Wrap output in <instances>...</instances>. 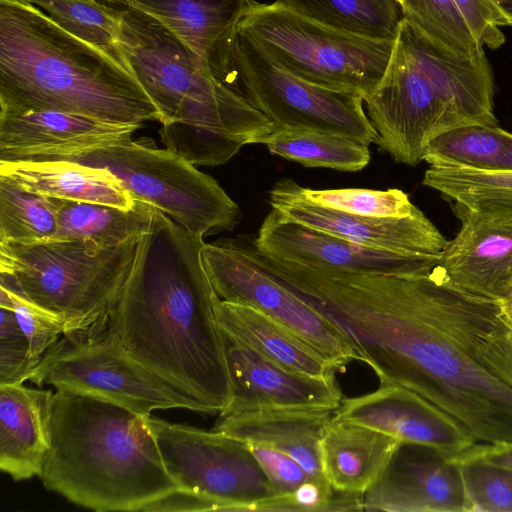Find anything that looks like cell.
<instances>
[{
	"label": "cell",
	"instance_id": "obj_39",
	"mask_svg": "<svg viewBox=\"0 0 512 512\" xmlns=\"http://www.w3.org/2000/svg\"><path fill=\"white\" fill-rule=\"evenodd\" d=\"M39 362L32 356L13 310L0 307V385L23 384Z\"/></svg>",
	"mask_w": 512,
	"mask_h": 512
},
{
	"label": "cell",
	"instance_id": "obj_1",
	"mask_svg": "<svg viewBox=\"0 0 512 512\" xmlns=\"http://www.w3.org/2000/svg\"><path fill=\"white\" fill-rule=\"evenodd\" d=\"M322 313L380 384H398L476 442L512 445V325L500 303L425 275L347 273Z\"/></svg>",
	"mask_w": 512,
	"mask_h": 512
},
{
	"label": "cell",
	"instance_id": "obj_18",
	"mask_svg": "<svg viewBox=\"0 0 512 512\" xmlns=\"http://www.w3.org/2000/svg\"><path fill=\"white\" fill-rule=\"evenodd\" d=\"M142 126L54 110L0 113V162L73 160L126 143Z\"/></svg>",
	"mask_w": 512,
	"mask_h": 512
},
{
	"label": "cell",
	"instance_id": "obj_46",
	"mask_svg": "<svg viewBox=\"0 0 512 512\" xmlns=\"http://www.w3.org/2000/svg\"><path fill=\"white\" fill-rule=\"evenodd\" d=\"M102 2H104L105 4H109L110 0H100Z\"/></svg>",
	"mask_w": 512,
	"mask_h": 512
},
{
	"label": "cell",
	"instance_id": "obj_28",
	"mask_svg": "<svg viewBox=\"0 0 512 512\" xmlns=\"http://www.w3.org/2000/svg\"><path fill=\"white\" fill-rule=\"evenodd\" d=\"M259 143L271 154L306 167L356 172L364 169L371 159L370 145L364 142L306 128L274 127Z\"/></svg>",
	"mask_w": 512,
	"mask_h": 512
},
{
	"label": "cell",
	"instance_id": "obj_25",
	"mask_svg": "<svg viewBox=\"0 0 512 512\" xmlns=\"http://www.w3.org/2000/svg\"><path fill=\"white\" fill-rule=\"evenodd\" d=\"M50 392L0 385V469L14 481L41 474L48 449L43 408Z\"/></svg>",
	"mask_w": 512,
	"mask_h": 512
},
{
	"label": "cell",
	"instance_id": "obj_15",
	"mask_svg": "<svg viewBox=\"0 0 512 512\" xmlns=\"http://www.w3.org/2000/svg\"><path fill=\"white\" fill-rule=\"evenodd\" d=\"M302 188L281 178L269 191L271 209L288 220L380 250L441 256L447 243L419 208L406 217L359 216L315 204Z\"/></svg>",
	"mask_w": 512,
	"mask_h": 512
},
{
	"label": "cell",
	"instance_id": "obj_5",
	"mask_svg": "<svg viewBox=\"0 0 512 512\" xmlns=\"http://www.w3.org/2000/svg\"><path fill=\"white\" fill-rule=\"evenodd\" d=\"M119 8L122 49L159 112L165 148L195 166H218L274 129L163 25L138 10Z\"/></svg>",
	"mask_w": 512,
	"mask_h": 512
},
{
	"label": "cell",
	"instance_id": "obj_21",
	"mask_svg": "<svg viewBox=\"0 0 512 512\" xmlns=\"http://www.w3.org/2000/svg\"><path fill=\"white\" fill-rule=\"evenodd\" d=\"M333 413L320 409H263L219 415L213 429L281 451L296 460L311 478H323L321 440Z\"/></svg>",
	"mask_w": 512,
	"mask_h": 512
},
{
	"label": "cell",
	"instance_id": "obj_7",
	"mask_svg": "<svg viewBox=\"0 0 512 512\" xmlns=\"http://www.w3.org/2000/svg\"><path fill=\"white\" fill-rule=\"evenodd\" d=\"M139 238L112 245L0 242V286L60 317L66 332L86 327L115 307Z\"/></svg>",
	"mask_w": 512,
	"mask_h": 512
},
{
	"label": "cell",
	"instance_id": "obj_9",
	"mask_svg": "<svg viewBox=\"0 0 512 512\" xmlns=\"http://www.w3.org/2000/svg\"><path fill=\"white\" fill-rule=\"evenodd\" d=\"M235 27L296 76L363 98L381 80L395 42L327 26L278 0L254 1Z\"/></svg>",
	"mask_w": 512,
	"mask_h": 512
},
{
	"label": "cell",
	"instance_id": "obj_42",
	"mask_svg": "<svg viewBox=\"0 0 512 512\" xmlns=\"http://www.w3.org/2000/svg\"><path fill=\"white\" fill-rule=\"evenodd\" d=\"M143 512L231 511L229 505L207 495L175 488L148 503Z\"/></svg>",
	"mask_w": 512,
	"mask_h": 512
},
{
	"label": "cell",
	"instance_id": "obj_20",
	"mask_svg": "<svg viewBox=\"0 0 512 512\" xmlns=\"http://www.w3.org/2000/svg\"><path fill=\"white\" fill-rule=\"evenodd\" d=\"M333 418L380 431L400 443L429 446L451 457L477 443L453 417L398 384H380L372 392L343 399Z\"/></svg>",
	"mask_w": 512,
	"mask_h": 512
},
{
	"label": "cell",
	"instance_id": "obj_27",
	"mask_svg": "<svg viewBox=\"0 0 512 512\" xmlns=\"http://www.w3.org/2000/svg\"><path fill=\"white\" fill-rule=\"evenodd\" d=\"M137 200V199H136ZM57 232L52 241H90L102 245L122 243L141 236L156 208L137 200L131 209L54 198Z\"/></svg>",
	"mask_w": 512,
	"mask_h": 512
},
{
	"label": "cell",
	"instance_id": "obj_8",
	"mask_svg": "<svg viewBox=\"0 0 512 512\" xmlns=\"http://www.w3.org/2000/svg\"><path fill=\"white\" fill-rule=\"evenodd\" d=\"M208 64L221 83L261 112L274 127L319 130L368 145L378 140L362 95L296 76L235 26L217 43Z\"/></svg>",
	"mask_w": 512,
	"mask_h": 512
},
{
	"label": "cell",
	"instance_id": "obj_33",
	"mask_svg": "<svg viewBox=\"0 0 512 512\" xmlns=\"http://www.w3.org/2000/svg\"><path fill=\"white\" fill-rule=\"evenodd\" d=\"M56 232L54 198L24 190L0 176V242H47Z\"/></svg>",
	"mask_w": 512,
	"mask_h": 512
},
{
	"label": "cell",
	"instance_id": "obj_45",
	"mask_svg": "<svg viewBox=\"0 0 512 512\" xmlns=\"http://www.w3.org/2000/svg\"><path fill=\"white\" fill-rule=\"evenodd\" d=\"M499 303L503 313L512 321V293L506 300Z\"/></svg>",
	"mask_w": 512,
	"mask_h": 512
},
{
	"label": "cell",
	"instance_id": "obj_26",
	"mask_svg": "<svg viewBox=\"0 0 512 512\" xmlns=\"http://www.w3.org/2000/svg\"><path fill=\"white\" fill-rule=\"evenodd\" d=\"M254 0H110L145 13L163 25L200 59L245 15Z\"/></svg>",
	"mask_w": 512,
	"mask_h": 512
},
{
	"label": "cell",
	"instance_id": "obj_10",
	"mask_svg": "<svg viewBox=\"0 0 512 512\" xmlns=\"http://www.w3.org/2000/svg\"><path fill=\"white\" fill-rule=\"evenodd\" d=\"M38 386L70 390L150 416L172 408H204L137 362L112 332L108 315L65 332L43 354L29 379Z\"/></svg>",
	"mask_w": 512,
	"mask_h": 512
},
{
	"label": "cell",
	"instance_id": "obj_40",
	"mask_svg": "<svg viewBox=\"0 0 512 512\" xmlns=\"http://www.w3.org/2000/svg\"><path fill=\"white\" fill-rule=\"evenodd\" d=\"M249 445L268 478L274 495L288 494L311 478L289 455L264 445L254 443Z\"/></svg>",
	"mask_w": 512,
	"mask_h": 512
},
{
	"label": "cell",
	"instance_id": "obj_41",
	"mask_svg": "<svg viewBox=\"0 0 512 512\" xmlns=\"http://www.w3.org/2000/svg\"><path fill=\"white\" fill-rule=\"evenodd\" d=\"M477 40L491 49L501 46L505 37L499 27L507 21L490 0H454Z\"/></svg>",
	"mask_w": 512,
	"mask_h": 512
},
{
	"label": "cell",
	"instance_id": "obj_13",
	"mask_svg": "<svg viewBox=\"0 0 512 512\" xmlns=\"http://www.w3.org/2000/svg\"><path fill=\"white\" fill-rule=\"evenodd\" d=\"M201 258L221 300L262 312L321 352L340 371L358 361L351 343L335 324L265 273L233 238L204 243Z\"/></svg>",
	"mask_w": 512,
	"mask_h": 512
},
{
	"label": "cell",
	"instance_id": "obj_22",
	"mask_svg": "<svg viewBox=\"0 0 512 512\" xmlns=\"http://www.w3.org/2000/svg\"><path fill=\"white\" fill-rule=\"evenodd\" d=\"M0 176L46 197L122 209L137 203L109 170L69 160L0 162Z\"/></svg>",
	"mask_w": 512,
	"mask_h": 512
},
{
	"label": "cell",
	"instance_id": "obj_6",
	"mask_svg": "<svg viewBox=\"0 0 512 512\" xmlns=\"http://www.w3.org/2000/svg\"><path fill=\"white\" fill-rule=\"evenodd\" d=\"M494 81L481 50L457 53L403 17L385 72L364 98L376 144L416 166L436 136L469 124L497 125Z\"/></svg>",
	"mask_w": 512,
	"mask_h": 512
},
{
	"label": "cell",
	"instance_id": "obj_37",
	"mask_svg": "<svg viewBox=\"0 0 512 512\" xmlns=\"http://www.w3.org/2000/svg\"><path fill=\"white\" fill-rule=\"evenodd\" d=\"M363 495L334 489L326 478H309L295 490L274 495L256 505L254 511H363Z\"/></svg>",
	"mask_w": 512,
	"mask_h": 512
},
{
	"label": "cell",
	"instance_id": "obj_36",
	"mask_svg": "<svg viewBox=\"0 0 512 512\" xmlns=\"http://www.w3.org/2000/svg\"><path fill=\"white\" fill-rule=\"evenodd\" d=\"M458 461L472 512H512V468L481 460Z\"/></svg>",
	"mask_w": 512,
	"mask_h": 512
},
{
	"label": "cell",
	"instance_id": "obj_43",
	"mask_svg": "<svg viewBox=\"0 0 512 512\" xmlns=\"http://www.w3.org/2000/svg\"><path fill=\"white\" fill-rule=\"evenodd\" d=\"M453 457L458 460H481L512 468V445L475 443Z\"/></svg>",
	"mask_w": 512,
	"mask_h": 512
},
{
	"label": "cell",
	"instance_id": "obj_35",
	"mask_svg": "<svg viewBox=\"0 0 512 512\" xmlns=\"http://www.w3.org/2000/svg\"><path fill=\"white\" fill-rule=\"evenodd\" d=\"M305 197L318 205L366 217H406L417 210L402 190L340 188L316 190L302 188Z\"/></svg>",
	"mask_w": 512,
	"mask_h": 512
},
{
	"label": "cell",
	"instance_id": "obj_14",
	"mask_svg": "<svg viewBox=\"0 0 512 512\" xmlns=\"http://www.w3.org/2000/svg\"><path fill=\"white\" fill-rule=\"evenodd\" d=\"M251 241L272 259L352 273L425 275L433 271L441 257L370 248L288 220L273 209Z\"/></svg>",
	"mask_w": 512,
	"mask_h": 512
},
{
	"label": "cell",
	"instance_id": "obj_19",
	"mask_svg": "<svg viewBox=\"0 0 512 512\" xmlns=\"http://www.w3.org/2000/svg\"><path fill=\"white\" fill-rule=\"evenodd\" d=\"M222 336L232 382V397L219 415L263 409L335 411L343 401L335 376L318 377L294 371L228 334L222 332Z\"/></svg>",
	"mask_w": 512,
	"mask_h": 512
},
{
	"label": "cell",
	"instance_id": "obj_4",
	"mask_svg": "<svg viewBox=\"0 0 512 512\" xmlns=\"http://www.w3.org/2000/svg\"><path fill=\"white\" fill-rule=\"evenodd\" d=\"M43 416L47 490L94 511L135 512L177 488L146 416L70 390L51 391Z\"/></svg>",
	"mask_w": 512,
	"mask_h": 512
},
{
	"label": "cell",
	"instance_id": "obj_34",
	"mask_svg": "<svg viewBox=\"0 0 512 512\" xmlns=\"http://www.w3.org/2000/svg\"><path fill=\"white\" fill-rule=\"evenodd\" d=\"M403 17L429 37L461 54L483 50L454 0H401Z\"/></svg>",
	"mask_w": 512,
	"mask_h": 512
},
{
	"label": "cell",
	"instance_id": "obj_44",
	"mask_svg": "<svg viewBox=\"0 0 512 512\" xmlns=\"http://www.w3.org/2000/svg\"><path fill=\"white\" fill-rule=\"evenodd\" d=\"M502 13L508 26H512V0H490Z\"/></svg>",
	"mask_w": 512,
	"mask_h": 512
},
{
	"label": "cell",
	"instance_id": "obj_3",
	"mask_svg": "<svg viewBox=\"0 0 512 512\" xmlns=\"http://www.w3.org/2000/svg\"><path fill=\"white\" fill-rule=\"evenodd\" d=\"M54 110L115 124L159 121L128 64L28 0H0V113Z\"/></svg>",
	"mask_w": 512,
	"mask_h": 512
},
{
	"label": "cell",
	"instance_id": "obj_24",
	"mask_svg": "<svg viewBox=\"0 0 512 512\" xmlns=\"http://www.w3.org/2000/svg\"><path fill=\"white\" fill-rule=\"evenodd\" d=\"M216 315L223 333L284 367L318 377H333L340 371L313 346L250 306L218 297Z\"/></svg>",
	"mask_w": 512,
	"mask_h": 512
},
{
	"label": "cell",
	"instance_id": "obj_16",
	"mask_svg": "<svg viewBox=\"0 0 512 512\" xmlns=\"http://www.w3.org/2000/svg\"><path fill=\"white\" fill-rule=\"evenodd\" d=\"M364 511L472 512L460 462L420 444L401 443L363 494Z\"/></svg>",
	"mask_w": 512,
	"mask_h": 512
},
{
	"label": "cell",
	"instance_id": "obj_17",
	"mask_svg": "<svg viewBox=\"0 0 512 512\" xmlns=\"http://www.w3.org/2000/svg\"><path fill=\"white\" fill-rule=\"evenodd\" d=\"M460 220L434 270L455 288L502 302L512 293V216L473 211L453 202Z\"/></svg>",
	"mask_w": 512,
	"mask_h": 512
},
{
	"label": "cell",
	"instance_id": "obj_23",
	"mask_svg": "<svg viewBox=\"0 0 512 512\" xmlns=\"http://www.w3.org/2000/svg\"><path fill=\"white\" fill-rule=\"evenodd\" d=\"M400 444L380 431L332 417L321 440L324 477L336 490L363 495Z\"/></svg>",
	"mask_w": 512,
	"mask_h": 512
},
{
	"label": "cell",
	"instance_id": "obj_30",
	"mask_svg": "<svg viewBox=\"0 0 512 512\" xmlns=\"http://www.w3.org/2000/svg\"><path fill=\"white\" fill-rule=\"evenodd\" d=\"M327 26L367 37L395 40L403 19L397 0H278Z\"/></svg>",
	"mask_w": 512,
	"mask_h": 512
},
{
	"label": "cell",
	"instance_id": "obj_29",
	"mask_svg": "<svg viewBox=\"0 0 512 512\" xmlns=\"http://www.w3.org/2000/svg\"><path fill=\"white\" fill-rule=\"evenodd\" d=\"M423 161L430 166L512 170V133L497 125L469 124L433 138Z\"/></svg>",
	"mask_w": 512,
	"mask_h": 512
},
{
	"label": "cell",
	"instance_id": "obj_47",
	"mask_svg": "<svg viewBox=\"0 0 512 512\" xmlns=\"http://www.w3.org/2000/svg\"><path fill=\"white\" fill-rule=\"evenodd\" d=\"M506 317H507V316H506ZM508 320L510 321V323H511V325H512V321H511L510 319H508Z\"/></svg>",
	"mask_w": 512,
	"mask_h": 512
},
{
	"label": "cell",
	"instance_id": "obj_48",
	"mask_svg": "<svg viewBox=\"0 0 512 512\" xmlns=\"http://www.w3.org/2000/svg\"><path fill=\"white\" fill-rule=\"evenodd\" d=\"M398 2H400L401 0H397Z\"/></svg>",
	"mask_w": 512,
	"mask_h": 512
},
{
	"label": "cell",
	"instance_id": "obj_12",
	"mask_svg": "<svg viewBox=\"0 0 512 512\" xmlns=\"http://www.w3.org/2000/svg\"><path fill=\"white\" fill-rule=\"evenodd\" d=\"M146 420L177 488L224 502L231 511H254L274 495L248 442L152 415Z\"/></svg>",
	"mask_w": 512,
	"mask_h": 512
},
{
	"label": "cell",
	"instance_id": "obj_38",
	"mask_svg": "<svg viewBox=\"0 0 512 512\" xmlns=\"http://www.w3.org/2000/svg\"><path fill=\"white\" fill-rule=\"evenodd\" d=\"M0 307L13 310L29 341L31 354L38 361L66 332V324L60 317L3 286H0Z\"/></svg>",
	"mask_w": 512,
	"mask_h": 512
},
{
	"label": "cell",
	"instance_id": "obj_31",
	"mask_svg": "<svg viewBox=\"0 0 512 512\" xmlns=\"http://www.w3.org/2000/svg\"><path fill=\"white\" fill-rule=\"evenodd\" d=\"M422 184L473 211L512 216V170L430 166Z\"/></svg>",
	"mask_w": 512,
	"mask_h": 512
},
{
	"label": "cell",
	"instance_id": "obj_11",
	"mask_svg": "<svg viewBox=\"0 0 512 512\" xmlns=\"http://www.w3.org/2000/svg\"><path fill=\"white\" fill-rule=\"evenodd\" d=\"M69 161L109 170L134 199L152 205L202 238L231 231L241 218L239 206L212 176L145 138Z\"/></svg>",
	"mask_w": 512,
	"mask_h": 512
},
{
	"label": "cell",
	"instance_id": "obj_2",
	"mask_svg": "<svg viewBox=\"0 0 512 512\" xmlns=\"http://www.w3.org/2000/svg\"><path fill=\"white\" fill-rule=\"evenodd\" d=\"M203 239L156 208L108 323L137 362L205 413L220 414L232 382Z\"/></svg>",
	"mask_w": 512,
	"mask_h": 512
},
{
	"label": "cell",
	"instance_id": "obj_32",
	"mask_svg": "<svg viewBox=\"0 0 512 512\" xmlns=\"http://www.w3.org/2000/svg\"><path fill=\"white\" fill-rule=\"evenodd\" d=\"M62 28L129 65L121 45V9L100 0H28Z\"/></svg>",
	"mask_w": 512,
	"mask_h": 512
}]
</instances>
